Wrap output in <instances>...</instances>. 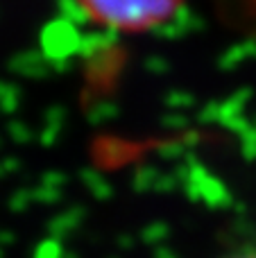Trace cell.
Here are the masks:
<instances>
[{"mask_svg": "<svg viewBox=\"0 0 256 258\" xmlns=\"http://www.w3.org/2000/svg\"><path fill=\"white\" fill-rule=\"evenodd\" d=\"M95 23L120 32H143L163 25L184 0H77Z\"/></svg>", "mask_w": 256, "mask_h": 258, "instance_id": "6da1fadb", "label": "cell"}]
</instances>
